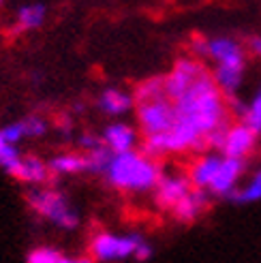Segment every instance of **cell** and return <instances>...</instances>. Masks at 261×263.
Listing matches in <instances>:
<instances>
[{
  "mask_svg": "<svg viewBox=\"0 0 261 263\" xmlns=\"http://www.w3.org/2000/svg\"><path fill=\"white\" fill-rule=\"evenodd\" d=\"M176 124L167 133L169 152L201 150L208 137L229 126L225 95L210 73L201 75L176 103Z\"/></svg>",
  "mask_w": 261,
  "mask_h": 263,
  "instance_id": "1",
  "label": "cell"
},
{
  "mask_svg": "<svg viewBox=\"0 0 261 263\" xmlns=\"http://www.w3.org/2000/svg\"><path fill=\"white\" fill-rule=\"evenodd\" d=\"M107 180L120 191H150L163 180L161 167L156 161L139 152L116 154L107 169Z\"/></svg>",
  "mask_w": 261,
  "mask_h": 263,
  "instance_id": "2",
  "label": "cell"
},
{
  "mask_svg": "<svg viewBox=\"0 0 261 263\" xmlns=\"http://www.w3.org/2000/svg\"><path fill=\"white\" fill-rule=\"evenodd\" d=\"M26 201L36 214L54 220L60 229H75L80 222L77 214L64 199V195L58 191H30L26 193Z\"/></svg>",
  "mask_w": 261,
  "mask_h": 263,
  "instance_id": "3",
  "label": "cell"
},
{
  "mask_svg": "<svg viewBox=\"0 0 261 263\" xmlns=\"http://www.w3.org/2000/svg\"><path fill=\"white\" fill-rule=\"evenodd\" d=\"M137 118H139V124L143 128V133H146V137L169 133L176 124V107H174V103L165 97V99L152 101V103L137 105Z\"/></svg>",
  "mask_w": 261,
  "mask_h": 263,
  "instance_id": "4",
  "label": "cell"
},
{
  "mask_svg": "<svg viewBox=\"0 0 261 263\" xmlns=\"http://www.w3.org/2000/svg\"><path fill=\"white\" fill-rule=\"evenodd\" d=\"M146 242L141 235H111V233H99L92 240V251L95 259L99 261H114V259H126V257H135L137 248Z\"/></svg>",
  "mask_w": 261,
  "mask_h": 263,
  "instance_id": "5",
  "label": "cell"
},
{
  "mask_svg": "<svg viewBox=\"0 0 261 263\" xmlns=\"http://www.w3.org/2000/svg\"><path fill=\"white\" fill-rule=\"evenodd\" d=\"M206 67L199 60H193V58H182L174 64L172 73L165 77V97L176 103L182 95H187L189 88L199 80L201 75H206Z\"/></svg>",
  "mask_w": 261,
  "mask_h": 263,
  "instance_id": "6",
  "label": "cell"
},
{
  "mask_svg": "<svg viewBox=\"0 0 261 263\" xmlns=\"http://www.w3.org/2000/svg\"><path fill=\"white\" fill-rule=\"evenodd\" d=\"M257 143V133L253 128H249L246 124L238 122L231 124L225 133L223 146H220V152H223L225 159H238L244 161V156H249Z\"/></svg>",
  "mask_w": 261,
  "mask_h": 263,
  "instance_id": "7",
  "label": "cell"
},
{
  "mask_svg": "<svg viewBox=\"0 0 261 263\" xmlns=\"http://www.w3.org/2000/svg\"><path fill=\"white\" fill-rule=\"evenodd\" d=\"M193 191L189 176H163L156 186V203L165 210H174Z\"/></svg>",
  "mask_w": 261,
  "mask_h": 263,
  "instance_id": "8",
  "label": "cell"
},
{
  "mask_svg": "<svg viewBox=\"0 0 261 263\" xmlns=\"http://www.w3.org/2000/svg\"><path fill=\"white\" fill-rule=\"evenodd\" d=\"M244 161H238V159H225L223 156V163H220V169L210 186V193L212 195H218V197H231L238 189V182L244 174Z\"/></svg>",
  "mask_w": 261,
  "mask_h": 263,
  "instance_id": "9",
  "label": "cell"
},
{
  "mask_svg": "<svg viewBox=\"0 0 261 263\" xmlns=\"http://www.w3.org/2000/svg\"><path fill=\"white\" fill-rule=\"evenodd\" d=\"M220 163H223V156L218 154H206L201 159H197L191 167V174L189 180L193 184V189H199V191H210L212 182L220 169Z\"/></svg>",
  "mask_w": 261,
  "mask_h": 263,
  "instance_id": "10",
  "label": "cell"
},
{
  "mask_svg": "<svg viewBox=\"0 0 261 263\" xmlns=\"http://www.w3.org/2000/svg\"><path fill=\"white\" fill-rule=\"evenodd\" d=\"M210 58L216 64H231V67H244V49L238 41L229 36L210 39Z\"/></svg>",
  "mask_w": 261,
  "mask_h": 263,
  "instance_id": "11",
  "label": "cell"
},
{
  "mask_svg": "<svg viewBox=\"0 0 261 263\" xmlns=\"http://www.w3.org/2000/svg\"><path fill=\"white\" fill-rule=\"evenodd\" d=\"M137 139V133L126 124H111L103 133V143L114 152V154H124L133 152V143Z\"/></svg>",
  "mask_w": 261,
  "mask_h": 263,
  "instance_id": "12",
  "label": "cell"
},
{
  "mask_svg": "<svg viewBox=\"0 0 261 263\" xmlns=\"http://www.w3.org/2000/svg\"><path fill=\"white\" fill-rule=\"evenodd\" d=\"M208 208V193L199 191V189H193L184 199H182L172 212L180 222H193L197 218L203 210Z\"/></svg>",
  "mask_w": 261,
  "mask_h": 263,
  "instance_id": "13",
  "label": "cell"
},
{
  "mask_svg": "<svg viewBox=\"0 0 261 263\" xmlns=\"http://www.w3.org/2000/svg\"><path fill=\"white\" fill-rule=\"evenodd\" d=\"M242 75H244V67H231V64H216V69L212 73L214 84L229 99L236 97V92L242 84Z\"/></svg>",
  "mask_w": 261,
  "mask_h": 263,
  "instance_id": "14",
  "label": "cell"
},
{
  "mask_svg": "<svg viewBox=\"0 0 261 263\" xmlns=\"http://www.w3.org/2000/svg\"><path fill=\"white\" fill-rule=\"evenodd\" d=\"M45 20V5L36 3V5H26L17 11V22H15V34H22L26 30H34L43 24Z\"/></svg>",
  "mask_w": 261,
  "mask_h": 263,
  "instance_id": "15",
  "label": "cell"
},
{
  "mask_svg": "<svg viewBox=\"0 0 261 263\" xmlns=\"http://www.w3.org/2000/svg\"><path fill=\"white\" fill-rule=\"evenodd\" d=\"M49 176V165H45L43 161H39L36 156H28L20 163V167L15 169L13 178L24 180V182H45Z\"/></svg>",
  "mask_w": 261,
  "mask_h": 263,
  "instance_id": "16",
  "label": "cell"
},
{
  "mask_svg": "<svg viewBox=\"0 0 261 263\" xmlns=\"http://www.w3.org/2000/svg\"><path fill=\"white\" fill-rule=\"evenodd\" d=\"M133 97H128L126 92H120V90H105L103 97L99 99V107L105 111V114H111V116H120L124 111L130 109L133 105Z\"/></svg>",
  "mask_w": 261,
  "mask_h": 263,
  "instance_id": "17",
  "label": "cell"
},
{
  "mask_svg": "<svg viewBox=\"0 0 261 263\" xmlns=\"http://www.w3.org/2000/svg\"><path fill=\"white\" fill-rule=\"evenodd\" d=\"M165 99V77H150V80L141 82L135 90V103L143 105V103H152Z\"/></svg>",
  "mask_w": 261,
  "mask_h": 263,
  "instance_id": "18",
  "label": "cell"
},
{
  "mask_svg": "<svg viewBox=\"0 0 261 263\" xmlns=\"http://www.w3.org/2000/svg\"><path fill=\"white\" fill-rule=\"evenodd\" d=\"M49 172L54 174H80L86 172V156L82 154H62L49 161Z\"/></svg>",
  "mask_w": 261,
  "mask_h": 263,
  "instance_id": "19",
  "label": "cell"
},
{
  "mask_svg": "<svg viewBox=\"0 0 261 263\" xmlns=\"http://www.w3.org/2000/svg\"><path fill=\"white\" fill-rule=\"evenodd\" d=\"M114 152L107 146H101L97 150H90L86 154V172L90 174H107V169L114 161Z\"/></svg>",
  "mask_w": 261,
  "mask_h": 263,
  "instance_id": "20",
  "label": "cell"
},
{
  "mask_svg": "<svg viewBox=\"0 0 261 263\" xmlns=\"http://www.w3.org/2000/svg\"><path fill=\"white\" fill-rule=\"evenodd\" d=\"M231 199L238 201V203H253V201L261 199V169L244 184L242 189H238L236 193L231 195Z\"/></svg>",
  "mask_w": 261,
  "mask_h": 263,
  "instance_id": "21",
  "label": "cell"
},
{
  "mask_svg": "<svg viewBox=\"0 0 261 263\" xmlns=\"http://www.w3.org/2000/svg\"><path fill=\"white\" fill-rule=\"evenodd\" d=\"M20 163H22L20 150L15 146H11V143H7L5 137L0 135V167H3L9 176H13L15 169L20 167Z\"/></svg>",
  "mask_w": 261,
  "mask_h": 263,
  "instance_id": "22",
  "label": "cell"
},
{
  "mask_svg": "<svg viewBox=\"0 0 261 263\" xmlns=\"http://www.w3.org/2000/svg\"><path fill=\"white\" fill-rule=\"evenodd\" d=\"M242 124H246L249 128H253L255 133H261V90L255 95V99L251 101L249 109H246L244 118H242Z\"/></svg>",
  "mask_w": 261,
  "mask_h": 263,
  "instance_id": "23",
  "label": "cell"
},
{
  "mask_svg": "<svg viewBox=\"0 0 261 263\" xmlns=\"http://www.w3.org/2000/svg\"><path fill=\"white\" fill-rule=\"evenodd\" d=\"M20 124H22V130H24V137H41V135H45V130H47V124L39 116L24 118Z\"/></svg>",
  "mask_w": 261,
  "mask_h": 263,
  "instance_id": "24",
  "label": "cell"
},
{
  "mask_svg": "<svg viewBox=\"0 0 261 263\" xmlns=\"http://www.w3.org/2000/svg\"><path fill=\"white\" fill-rule=\"evenodd\" d=\"M62 255L51 248H36L28 255V263H62Z\"/></svg>",
  "mask_w": 261,
  "mask_h": 263,
  "instance_id": "25",
  "label": "cell"
},
{
  "mask_svg": "<svg viewBox=\"0 0 261 263\" xmlns=\"http://www.w3.org/2000/svg\"><path fill=\"white\" fill-rule=\"evenodd\" d=\"M191 49L197 58H210V39H203L201 34H195L191 41Z\"/></svg>",
  "mask_w": 261,
  "mask_h": 263,
  "instance_id": "26",
  "label": "cell"
},
{
  "mask_svg": "<svg viewBox=\"0 0 261 263\" xmlns=\"http://www.w3.org/2000/svg\"><path fill=\"white\" fill-rule=\"evenodd\" d=\"M0 135L5 137V141L7 143H17L22 137H24V130H22V124L20 122H13V124H9V126H5L3 130H0Z\"/></svg>",
  "mask_w": 261,
  "mask_h": 263,
  "instance_id": "27",
  "label": "cell"
},
{
  "mask_svg": "<svg viewBox=\"0 0 261 263\" xmlns=\"http://www.w3.org/2000/svg\"><path fill=\"white\" fill-rule=\"evenodd\" d=\"M77 143H80L82 148H86L88 152H90V150H97V148H101V146H105V143H103V137H95L92 133H84V135H80Z\"/></svg>",
  "mask_w": 261,
  "mask_h": 263,
  "instance_id": "28",
  "label": "cell"
},
{
  "mask_svg": "<svg viewBox=\"0 0 261 263\" xmlns=\"http://www.w3.org/2000/svg\"><path fill=\"white\" fill-rule=\"evenodd\" d=\"M150 257H152V248H150V244H148V242H143V244L137 248L135 259H137V261H148Z\"/></svg>",
  "mask_w": 261,
  "mask_h": 263,
  "instance_id": "29",
  "label": "cell"
},
{
  "mask_svg": "<svg viewBox=\"0 0 261 263\" xmlns=\"http://www.w3.org/2000/svg\"><path fill=\"white\" fill-rule=\"evenodd\" d=\"M249 49L253 51L255 56L261 58V36H253V39H251V41H249Z\"/></svg>",
  "mask_w": 261,
  "mask_h": 263,
  "instance_id": "30",
  "label": "cell"
},
{
  "mask_svg": "<svg viewBox=\"0 0 261 263\" xmlns=\"http://www.w3.org/2000/svg\"><path fill=\"white\" fill-rule=\"evenodd\" d=\"M62 263H90L88 259H62Z\"/></svg>",
  "mask_w": 261,
  "mask_h": 263,
  "instance_id": "31",
  "label": "cell"
}]
</instances>
